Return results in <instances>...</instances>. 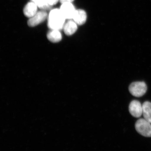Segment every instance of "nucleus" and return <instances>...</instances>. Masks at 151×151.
I'll return each mask as SVG.
<instances>
[{"mask_svg": "<svg viewBox=\"0 0 151 151\" xmlns=\"http://www.w3.org/2000/svg\"><path fill=\"white\" fill-rule=\"evenodd\" d=\"M65 19L60 9H54L50 11L49 14L48 27L51 29H61L64 27Z\"/></svg>", "mask_w": 151, "mask_h": 151, "instance_id": "1", "label": "nucleus"}, {"mask_svg": "<svg viewBox=\"0 0 151 151\" xmlns=\"http://www.w3.org/2000/svg\"><path fill=\"white\" fill-rule=\"evenodd\" d=\"M135 129L140 134L147 137H151V124L145 119H139L135 124Z\"/></svg>", "mask_w": 151, "mask_h": 151, "instance_id": "2", "label": "nucleus"}, {"mask_svg": "<svg viewBox=\"0 0 151 151\" xmlns=\"http://www.w3.org/2000/svg\"><path fill=\"white\" fill-rule=\"evenodd\" d=\"M129 89L132 95L139 97L145 94L147 90V86L144 81H136L130 84Z\"/></svg>", "mask_w": 151, "mask_h": 151, "instance_id": "3", "label": "nucleus"}, {"mask_svg": "<svg viewBox=\"0 0 151 151\" xmlns=\"http://www.w3.org/2000/svg\"><path fill=\"white\" fill-rule=\"evenodd\" d=\"M47 14L45 10L37 12L34 16L30 18L28 21V25L29 27H34L43 22L47 18Z\"/></svg>", "mask_w": 151, "mask_h": 151, "instance_id": "4", "label": "nucleus"}, {"mask_svg": "<svg viewBox=\"0 0 151 151\" xmlns=\"http://www.w3.org/2000/svg\"><path fill=\"white\" fill-rule=\"evenodd\" d=\"M142 105L137 100H134L129 105V111L132 116L135 118H139L142 115Z\"/></svg>", "mask_w": 151, "mask_h": 151, "instance_id": "5", "label": "nucleus"}, {"mask_svg": "<svg viewBox=\"0 0 151 151\" xmlns=\"http://www.w3.org/2000/svg\"><path fill=\"white\" fill-rule=\"evenodd\" d=\"M65 19H73L76 10L71 3L62 4L60 9Z\"/></svg>", "mask_w": 151, "mask_h": 151, "instance_id": "6", "label": "nucleus"}, {"mask_svg": "<svg viewBox=\"0 0 151 151\" xmlns=\"http://www.w3.org/2000/svg\"><path fill=\"white\" fill-rule=\"evenodd\" d=\"M86 12L83 10H76L73 16V19L76 23V24L82 25L84 24L86 20Z\"/></svg>", "mask_w": 151, "mask_h": 151, "instance_id": "7", "label": "nucleus"}, {"mask_svg": "<svg viewBox=\"0 0 151 151\" xmlns=\"http://www.w3.org/2000/svg\"><path fill=\"white\" fill-rule=\"evenodd\" d=\"M37 6L33 2H29L25 6L24 14L27 17L31 18L37 13Z\"/></svg>", "mask_w": 151, "mask_h": 151, "instance_id": "8", "label": "nucleus"}, {"mask_svg": "<svg viewBox=\"0 0 151 151\" xmlns=\"http://www.w3.org/2000/svg\"><path fill=\"white\" fill-rule=\"evenodd\" d=\"M63 28L66 35H71L75 33L77 30V24L74 21L70 20L64 24Z\"/></svg>", "mask_w": 151, "mask_h": 151, "instance_id": "9", "label": "nucleus"}, {"mask_svg": "<svg viewBox=\"0 0 151 151\" xmlns=\"http://www.w3.org/2000/svg\"><path fill=\"white\" fill-rule=\"evenodd\" d=\"M47 38L51 42L57 43L62 40V35L59 30L51 29L47 33Z\"/></svg>", "mask_w": 151, "mask_h": 151, "instance_id": "10", "label": "nucleus"}, {"mask_svg": "<svg viewBox=\"0 0 151 151\" xmlns=\"http://www.w3.org/2000/svg\"><path fill=\"white\" fill-rule=\"evenodd\" d=\"M142 115L144 119L151 124V103L145 101L142 104Z\"/></svg>", "mask_w": 151, "mask_h": 151, "instance_id": "11", "label": "nucleus"}, {"mask_svg": "<svg viewBox=\"0 0 151 151\" xmlns=\"http://www.w3.org/2000/svg\"><path fill=\"white\" fill-rule=\"evenodd\" d=\"M40 9L42 10L49 9L51 8V6L49 4L47 0H31Z\"/></svg>", "mask_w": 151, "mask_h": 151, "instance_id": "12", "label": "nucleus"}, {"mask_svg": "<svg viewBox=\"0 0 151 151\" xmlns=\"http://www.w3.org/2000/svg\"><path fill=\"white\" fill-rule=\"evenodd\" d=\"M59 0H47L50 6H52L56 4Z\"/></svg>", "mask_w": 151, "mask_h": 151, "instance_id": "13", "label": "nucleus"}, {"mask_svg": "<svg viewBox=\"0 0 151 151\" xmlns=\"http://www.w3.org/2000/svg\"><path fill=\"white\" fill-rule=\"evenodd\" d=\"M60 1L62 4H65V3H72L74 0H59Z\"/></svg>", "mask_w": 151, "mask_h": 151, "instance_id": "14", "label": "nucleus"}]
</instances>
